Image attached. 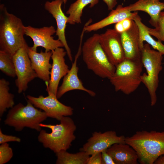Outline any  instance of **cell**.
Here are the masks:
<instances>
[{"mask_svg": "<svg viewBox=\"0 0 164 164\" xmlns=\"http://www.w3.org/2000/svg\"><path fill=\"white\" fill-rule=\"evenodd\" d=\"M81 44H80L71 67L67 74L64 77L62 83L58 89L56 94V97L58 99L67 92L74 90L84 91L92 97H94L96 95L94 92L84 87L78 77V67L77 63L78 58L81 52Z\"/></svg>", "mask_w": 164, "mask_h": 164, "instance_id": "obj_16", "label": "cell"}, {"mask_svg": "<svg viewBox=\"0 0 164 164\" xmlns=\"http://www.w3.org/2000/svg\"><path fill=\"white\" fill-rule=\"evenodd\" d=\"M26 98L36 108L45 112L48 117L60 121L63 117L70 116L73 114V109L60 102L56 96L49 94L45 97L40 95L36 97L28 95Z\"/></svg>", "mask_w": 164, "mask_h": 164, "instance_id": "obj_9", "label": "cell"}, {"mask_svg": "<svg viewBox=\"0 0 164 164\" xmlns=\"http://www.w3.org/2000/svg\"><path fill=\"white\" fill-rule=\"evenodd\" d=\"M101 164H115L112 157L108 154L106 150L101 152Z\"/></svg>", "mask_w": 164, "mask_h": 164, "instance_id": "obj_30", "label": "cell"}, {"mask_svg": "<svg viewBox=\"0 0 164 164\" xmlns=\"http://www.w3.org/2000/svg\"><path fill=\"white\" fill-rule=\"evenodd\" d=\"M0 70L6 75L14 78L16 76L12 56L0 50Z\"/></svg>", "mask_w": 164, "mask_h": 164, "instance_id": "obj_25", "label": "cell"}, {"mask_svg": "<svg viewBox=\"0 0 164 164\" xmlns=\"http://www.w3.org/2000/svg\"><path fill=\"white\" fill-rule=\"evenodd\" d=\"M100 45L109 61L115 66L125 59L121 34L114 29H108L99 34Z\"/></svg>", "mask_w": 164, "mask_h": 164, "instance_id": "obj_11", "label": "cell"}, {"mask_svg": "<svg viewBox=\"0 0 164 164\" xmlns=\"http://www.w3.org/2000/svg\"><path fill=\"white\" fill-rule=\"evenodd\" d=\"M27 52L32 67L36 74L37 77L45 81L46 84H49L50 70L52 67V64L50 62L52 51L43 52L41 50L40 53H38L28 46Z\"/></svg>", "mask_w": 164, "mask_h": 164, "instance_id": "obj_17", "label": "cell"}, {"mask_svg": "<svg viewBox=\"0 0 164 164\" xmlns=\"http://www.w3.org/2000/svg\"><path fill=\"white\" fill-rule=\"evenodd\" d=\"M99 34H94L84 42L81 48L83 61L87 68L95 75L109 79L114 73L116 67L109 61L99 40Z\"/></svg>", "mask_w": 164, "mask_h": 164, "instance_id": "obj_4", "label": "cell"}, {"mask_svg": "<svg viewBox=\"0 0 164 164\" xmlns=\"http://www.w3.org/2000/svg\"><path fill=\"white\" fill-rule=\"evenodd\" d=\"M137 25L139 31L140 40L141 44L144 46L143 42L146 41L155 50L161 53L163 56L164 64V45L161 41L155 40L150 35L148 32V27L144 25L141 21V19L138 15L136 14L133 19Z\"/></svg>", "mask_w": 164, "mask_h": 164, "instance_id": "obj_22", "label": "cell"}, {"mask_svg": "<svg viewBox=\"0 0 164 164\" xmlns=\"http://www.w3.org/2000/svg\"><path fill=\"white\" fill-rule=\"evenodd\" d=\"M25 27L21 19L0 6V50L12 56L26 43Z\"/></svg>", "mask_w": 164, "mask_h": 164, "instance_id": "obj_2", "label": "cell"}, {"mask_svg": "<svg viewBox=\"0 0 164 164\" xmlns=\"http://www.w3.org/2000/svg\"><path fill=\"white\" fill-rule=\"evenodd\" d=\"M28 47L26 43L12 56L17 77L15 83L19 94L26 91L28 84L37 77L32 67L28 53Z\"/></svg>", "mask_w": 164, "mask_h": 164, "instance_id": "obj_8", "label": "cell"}, {"mask_svg": "<svg viewBox=\"0 0 164 164\" xmlns=\"http://www.w3.org/2000/svg\"><path fill=\"white\" fill-rule=\"evenodd\" d=\"M163 55L152 49L149 44L144 45L142 51L141 61L146 73L142 75L141 80L148 90L152 106L155 105L157 101L156 92L159 86V74L163 68Z\"/></svg>", "mask_w": 164, "mask_h": 164, "instance_id": "obj_7", "label": "cell"}, {"mask_svg": "<svg viewBox=\"0 0 164 164\" xmlns=\"http://www.w3.org/2000/svg\"><path fill=\"white\" fill-rule=\"evenodd\" d=\"M21 141L20 138L16 136L9 135L3 133L0 129V144L9 142H20Z\"/></svg>", "mask_w": 164, "mask_h": 164, "instance_id": "obj_28", "label": "cell"}, {"mask_svg": "<svg viewBox=\"0 0 164 164\" xmlns=\"http://www.w3.org/2000/svg\"><path fill=\"white\" fill-rule=\"evenodd\" d=\"M47 117L45 112L36 108L27 100L26 106L19 103L11 108L4 122L17 132L27 127L39 132L42 130L39 124Z\"/></svg>", "mask_w": 164, "mask_h": 164, "instance_id": "obj_5", "label": "cell"}, {"mask_svg": "<svg viewBox=\"0 0 164 164\" xmlns=\"http://www.w3.org/2000/svg\"><path fill=\"white\" fill-rule=\"evenodd\" d=\"M125 143L135 151L141 164H153L164 154V132L138 131L125 137Z\"/></svg>", "mask_w": 164, "mask_h": 164, "instance_id": "obj_1", "label": "cell"}, {"mask_svg": "<svg viewBox=\"0 0 164 164\" xmlns=\"http://www.w3.org/2000/svg\"><path fill=\"white\" fill-rule=\"evenodd\" d=\"M125 138L124 135H118L113 131L95 132L79 150L91 156L106 150L114 144L125 143Z\"/></svg>", "mask_w": 164, "mask_h": 164, "instance_id": "obj_10", "label": "cell"}, {"mask_svg": "<svg viewBox=\"0 0 164 164\" xmlns=\"http://www.w3.org/2000/svg\"><path fill=\"white\" fill-rule=\"evenodd\" d=\"M13 155V150L7 142L0 145V164H4L9 162Z\"/></svg>", "mask_w": 164, "mask_h": 164, "instance_id": "obj_27", "label": "cell"}, {"mask_svg": "<svg viewBox=\"0 0 164 164\" xmlns=\"http://www.w3.org/2000/svg\"><path fill=\"white\" fill-rule=\"evenodd\" d=\"M55 125L41 123V127L50 129V133L41 130L38 136V140L43 146L50 149L56 153L60 151L67 150L76 138L74 132L77 127L73 120L69 116H64Z\"/></svg>", "mask_w": 164, "mask_h": 164, "instance_id": "obj_3", "label": "cell"}, {"mask_svg": "<svg viewBox=\"0 0 164 164\" xmlns=\"http://www.w3.org/2000/svg\"><path fill=\"white\" fill-rule=\"evenodd\" d=\"M107 5L108 10H112L115 7L117 2V0H102Z\"/></svg>", "mask_w": 164, "mask_h": 164, "instance_id": "obj_32", "label": "cell"}, {"mask_svg": "<svg viewBox=\"0 0 164 164\" xmlns=\"http://www.w3.org/2000/svg\"><path fill=\"white\" fill-rule=\"evenodd\" d=\"M51 51L52 67L49 84H46V91L48 94L56 96L60 81L70 70L65 63L64 57L67 54L66 50L63 47H59Z\"/></svg>", "mask_w": 164, "mask_h": 164, "instance_id": "obj_13", "label": "cell"}, {"mask_svg": "<svg viewBox=\"0 0 164 164\" xmlns=\"http://www.w3.org/2000/svg\"><path fill=\"white\" fill-rule=\"evenodd\" d=\"M99 2V0H77L71 4L66 12L69 15L67 23L70 25L81 23L83 10L85 7L90 4V7L92 8Z\"/></svg>", "mask_w": 164, "mask_h": 164, "instance_id": "obj_21", "label": "cell"}, {"mask_svg": "<svg viewBox=\"0 0 164 164\" xmlns=\"http://www.w3.org/2000/svg\"><path fill=\"white\" fill-rule=\"evenodd\" d=\"M149 34L164 42V11H161L154 28L148 27Z\"/></svg>", "mask_w": 164, "mask_h": 164, "instance_id": "obj_26", "label": "cell"}, {"mask_svg": "<svg viewBox=\"0 0 164 164\" xmlns=\"http://www.w3.org/2000/svg\"><path fill=\"white\" fill-rule=\"evenodd\" d=\"M143 66L141 60L126 59L116 66L114 73L109 79L115 91L126 95L134 92L142 83Z\"/></svg>", "mask_w": 164, "mask_h": 164, "instance_id": "obj_6", "label": "cell"}, {"mask_svg": "<svg viewBox=\"0 0 164 164\" xmlns=\"http://www.w3.org/2000/svg\"><path fill=\"white\" fill-rule=\"evenodd\" d=\"M115 164H137L138 158L135 151L126 143H115L107 150Z\"/></svg>", "mask_w": 164, "mask_h": 164, "instance_id": "obj_19", "label": "cell"}, {"mask_svg": "<svg viewBox=\"0 0 164 164\" xmlns=\"http://www.w3.org/2000/svg\"><path fill=\"white\" fill-rule=\"evenodd\" d=\"M133 20L130 18H126L122 20L121 22L125 31L129 29L132 25Z\"/></svg>", "mask_w": 164, "mask_h": 164, "instance_id": "obj_31", "label": "cell"}, {"mask_svg": "<svg viewBox=\"0 0 164 164\" xmlns=\"http://www.w3.org/2000/svg\"><path fill=\"white\" fill-rule=\"evenodd\" d=\"M120 34L125 59L141 60L142 51L144 46L141 44L139 29L134 21L133 20L129 29Z\"/></svg>", "mask_w": 164, "mask_h": 164, "instance_id": "obj_15", "label": "cell"}, {"mask_svg": "<svg viewBox=\"0 0 164 164\" xmlns=\"http://www.w3.org/2000/svg\"><path fill=\"white\" fill-rule=\"evenodd\" d=\"M121 21L115 24L114 28L115 31L120 34L125 31Z\"/></svg>", "mask_w": 164, "mask_h": 164, "instance_id": "obj_33", "label": "cell"}, {"mask_svg": "<svg viewBox=\"0 0 164 164\" xmlns=\"http://www.w3.org/2000/svg\"><path fill=\"white\" fill-rule=\"evenodd\" d=\"M9 82L4 78L0 79V116L2 117L7 109L14 105V96L9 92Z\"/></svg>", "mask_w": 164, "mask_h": 164, "instance_id": "obj_24", "label": "cell"}, {"mask_svg": "<svg viewBox=\"0 0 164 164\" xmlns=\"http://www.w3.org/2000/svg\"><path fill=\"white\" fill-rule=\"evenodd\" d=\"M67 0H54L51 2L46 1L44 4L45 9L50 13L55 19L57 25L56 35L58 39L63 45L69 60L71 62L73 58L70 49L66 39L65 29L67 23L68 17L63 12L61 5L65 3Z\"/></svg>", "mask_w": 164, "mask_h": 164, "instance_id": "obj_14", "label": "cell"}, {"mask_svg": "<svg viewBox=\"0 0 164 164\" xmlns=\"http://www.w3.org/2000/svg\"><path fill=\"white\" fill-rule=\"evenodd\" d=\"M54 26H44L37 28L30 26H25V34L32 40L33 44L31 47L37 51V47L40 46L46 51H52L59 47H64L63 45L59 39H55L52 36L56 33Z\"/></svg>", "mask_w": 164, "mask_h": 164, "instance_id": "obj_12", "label": "cell"}, {"mask_svg": "<svg viewBox=\"0 0 164 164\" xmlns=\"http://www.w3.org/2000/svg\"><path fill=\"white\" fill-rule=\"evenodd\" d=\"M126 7L130 12L142 11L147 13L150 17L149 23L155 27L160 12L164 9V2L159 0H139Z\"/></svg>", "mask_w": 164, "mask_h": 164, "instance_id": "obj_20", "label": "cell"}, {"mask_svg": "<svg viewBox=\"0 0 164 164\" xmlns=\"http://www.w3.org/2000/svg\"><path fill=\"white\" fill-rule=\"evenodd\" d=\"M55 154L56 164H87L90 156L85 152L80 151L76 153H70L67 150H62Z\"/></svg>", "mask_w": 164, "mask_h": 164, "instance_id": "obj_23", "label": "cell"}, {"mask_svg": "<svg viewBox=\"0 0 164 164\" xmlns=\"http://www.w3.org/2000/svg\"><path fill=\"white\" fill-rule=\"evenodd\" d=\"M137 14V12H132L127 9L126 6L123 7L119 5L115 9L111 10L108 16L98 22L90 24L92 22V19H90L84 25V30L87 32L97 31L110 25L116 24L126 18L133 19Z\"/></svg>", "mask_w": 164, "mask_h": 164, "instance_id": "obj_18", "label": "cell"}, {"mask_svg": "<svg viewBox=\"0 0 164 164\" xmlns=\"http://www.w3.org/2000/svg\"><path fill=\"white\" fill-rule=\"evenodd\" d=\"M153 164H164V154L159 156Z\"/></svg>", "mask_w": 164, "mask_h": 164, "instance_id": "obj_34", "label": "cell"}, {"mask_svg": "<svg viewBox=\"0 0 164 164\" xmlns=\"http://www.w3.org/2000/svg\"><path fill=\"white\" fill-rule=\"evenodd\" d=\"M101 152L98 153L90 156L87 164H101Z\"/></svg>", "mask_w": 164, "mask_h": 164, "instance_id": "obj_29", "label": "cell"}]
</instances>
